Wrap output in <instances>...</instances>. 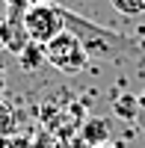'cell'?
Instances as JSON below:
<instances>
[{
  "instance_id": "1",
  "label": "cell",
  "mask_w": 145,
  "mask_h": 148,
  "mask_svg": "<svg viewBox=\"0 0 145 148\" xmlns=\"http://www.w3.org/2000/svg\"><path fill=\"white\" fill-rule=\"evenodd\" d=\"M65 30H71L83 42V47H86L89 56L98 53L104 59H110V56H116L118 51H122V47H133L127 39H122L118 33L107 30V27H98V24H92L86 18H77V15H71L68 9H65Z\"/></svg>"
},
{
  "instance_id": "2",
  "label": "cell",
  "mask_w": 145,
  "mask_h": 148,
  "mask_svg": "<svg viewBox=\"0 0 145 148\" xmlns=\"http://www.w3.org/2000/svg\"><path fill=\"white\" fill-rule=\"evenodd\" d=\"M24 27L33 42L47 45L59 33H65V9L56 3H33L24 9Z\"/></svg>"
},
{
  "instance_id": "3",
  "label": "cell",
  "mask_w": 145,
  "mask_h": 148,
  "mask_svg": "<svg viewBox=\"0 0 145 148\" xmlns=\"http://www.w3.org/2000/svg\"><path fill=\"white\" fill-rule=\"evenodd\" d=\"M44 53H47V65H53L62 74H80L89 65L86 47H83V42L71 30H65V33H59L56 39H51L44 45Z\"/></svg>"
},
{
  "instance_id": "4",
  "label": "cell",
  "mask_w": 145,
  "mask_h": 148,
  "mask_svg": "<svg viewBox=\"0 0 145 148\" xmlns=\"http://www.w3.org/2000/svg\"><path fill=\"white\" fill-rule=\"evenodd\" d=\"M33 39L27 36V27H24V12L9 9V15H0V51L21 56V51Z\"/></svg>"
},
{
  "instance_id": "5",
  "label": "cell",
  "mask_w": 145,
  "mask_h": 148,
  "mask_svg": "<svg viewBox=\"0 0 145 148\" xmlns=\"http://www.w3.org/2000/svg\"><path fill=\"white\" fill-rule=\"evenodd\" d=\"M83 139L89 145H104L110 139V121L107 119H89L86 127H83Z\"/></svg>"
},
{
  "instance_id": "6",
  "label": "cell",
  "mask_w": 145,
  "mask_h": 148,
  "mask_svg": "<svg viewBox=\"0 0 145 148\" xmlns=\"http://www.w3.org/2000/svg\"><path fill=\"white\" fill-rule=\"evenodd\" d=\"M44 62H47L44 45H39V42H30V45L21 51V68H24V71H36V68H42Z\"/></svg>"
},
{
  "instance_id": "7",
  "label": "cell",
  "mask_w": 145,
  "mask_h": 148,
  "mask_svg": "<svg viewBox=\"0 0 145 148\" xmlns=\"http://www.w3.org/2000/svg\"><path fill=\"white\" fill-rule=\"evenodd\" d=\"M15 133V110H12L3 98H0V139Z\"/></svg>"
},
{
  "instance_id": "8",
  "label": "cell",
  "mask_w": 145,
  "mask_h": 148,
  "mask_svg": "<svg viewBox=\"0 0 145 148\" xmlns=\"http://www.w3.org/2000/svg\"><path fill=\"white\" fill-rule=\"evenodd\" d=\"M110 3L118 15H127V18H136L145 12V0H110Z\"/></svg>"
},
{
  "instance_id": "9",
  "label": "cell",
  "mask_w": 145,
  "mask_h": 148,
  "mask_svg": "<svg viewBox=\"0 0 145 148\" xmlns=\"http://www.w3.org/2000/svg\"><path fill=\"white\" fill-rule=\"evenodd\" d=\"M116 113L130 119V121H136V116H139V98H130V95L118 98V101H116Z\"/></svg>"
},
{
  "instance_id": "10",
  "label": "cell",
  "mask_w": 145,
  "mask_h": 148,
  "mask_svg": "<svg viewBox=\"0 0 145 148\" xmlns=\"http://www.w3.org/2000/svg\"><path fill=\"white\" fill-rule=\"evenodd\" d=\"M136 121H139V125L145 127V92L139 95V116H136Z\"/></svg>"
},
{
  "instance_id": "11",
  "label": "cell",
  "mask_w": 145,
  "mask_h": 148,
  "mask_svg": "<svg viewBox=\"0 0 145 148\" xmlns=\"http://www.w3.org/2000/svg\"><path fill=\"white\" fill-rule=\"evenodd\" d=\"M3 92H6V68L0 65V98H3Z\"/></svg>"
},
{
  "instance_id": "12",
  "label": "cell",
  "mask_w": 145,
  "mask_h": 148,
  "mask_svg": "<svg viewBox=\"0 0 145 148\" xmlns=\"http://www.w3.org/2000/svg\"><path fill=\"white\" fill-rule=\"evenodd\" d=\"M33 3H53V0H27V6H33Z\"/></svg>"
}]
</instances>
